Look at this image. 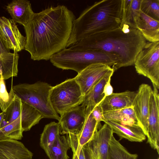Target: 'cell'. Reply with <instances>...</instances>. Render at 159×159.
<instances>
[{
  "mask_svg": "<svg viewBox=\"0 0 159 159\" xmlns=\"http://www.w3.org/2000/svg\"><path fill=\"white\" fill-rule=\"evenodd\" d=\"M52 64L63 70H72L79 73L88 66L102 63L113 68H120V60L116 55L98 50H77L66 48L52 56Z\"/></svg>",
  "mask_w": 159,
  "mask_h": 159,
  "instance_id": "4",
  "label": "cell"
},
{
  "mask_svg": "<svg viewBox=\"0 0 159 159\" xmlns=\"http://www.w3.org/2000/svg\"><path fill=\"white\" fill-rule=\"evenodd\" d=\"M146 42L138 29L121 23L118 28L88 36L69 48L98 50L114 54L120 60V68L134 65Z\"/></svg>",
  "mask_w": 159,
  "mask_h": 159,
  "instance_id": "2",
  "label": "cell"
},
{
  "mask_svg": "<svg viewBox=\"0 0 159 159\" xmlns=\"http://www.w3.org/2000/svg\"><path fill=\"white\" fill-rule=\"evenodd\" d=\"M101 126L100 123L96 121L91 112L87 117L81 131L77 135L79 148L81 149L92 139L96 131Z\"/></svg>",
  "mask_w": 159,
  "mask_h": 159,
  "instance_id": "25",
  "label": "cell"
},
{
  "mask_svg": "<svg viewBox=\"0 0 159 159\" xmlns=\"http://www.w3.org/2000/svg\"><path fill=\"white\" fill-rule=\"evenodd\" d=\"M60 126L59 123L52 122L46 125L41 135L40 144L47 153L52 146L57 137L60 135Z\"/></svg>",
  "mask_w": 159,
  "mask_h": 159,
  "instance_id": "24",
  "label": "cell"
},
{
  "mask_svg": "<svg viewBox=\"0 0 159 159\" xmlns=\"http://www.w3.org/2000/svg\"><path fill=\"white\" fill-rule=\"evenodd\" d=\"M75 17L63 5L50 6L34 13L24 29L25 50L34 61L49 60L66 48Z\"/></svg>",
  "mask_w": 159,
  "mask_h": 159,
  "instance_id": "1",
  "label": "cell"
},
{
  "mask_svg": "<svg viewBox=\"0 0 159 159\" xmlns=\"http://www.w3.org/2000/svg\"><path fill=\"white\" fill-rule=\"evenodd\" d=\"M140 9L147 16L159 21V0H142Z\"/></svg>",
  "mask_w": 159,
  "mask_h": 159,
  "instance_id": "29",
  "label": "cell"
},
{
  "mask_svg": "<svg viewBox=\"0 0 159 159\" xmlns=\"http://www.w3.org/2000/svg\"><path fill=\"white\" fill-rule=\"evenodd\" d=\"M19 55L17 52H10L0 37V77L4 80L17 76Z\"/></svg>",
  "mask_w": 159,
  "mask_h": 159,
  "instance_id": "15",
  "label": "cell"
},
{
  "mask_svg": "<svg viewBox=\"0 0 159 159\" xmlns=\"http://www.w3.org/2000/svg\"><path fill=\"white\" fill-rule=\"evenodd\" d=\"M109 159H137L138 155L129 152L114 136L109 143Z\"/></svg>",
  "mask_w": 159,
  "mask_h": 159,
  "instance_id": "28",
  "label": "cell"
},
{
  "mask_svg": "<svg viewBox=\"0 0 159 159\" xmlns=\"http://www.w3.org/2000/svg\"><path fill=\"white\" fill-rule=\"evenodd\" d=\"M4 115V112H2L0 113V129L1 128V125Z\"/></svg>",
  "mask_w": 159,
  "mask_h": 159,
  "instance_id": "34",
  "label": "cell"
},
{
  "mask_svg": "<svg viewBox=\"0 0 159 159\" xmlns=\"http://www.w3.org/2000/svg\"><path fill=\"white\" fill-rule=\"evenodd\" d=\"M156 88L151 94L148 118V129L146 135L147 143L151 147L159 152V95Z\"/></svg>",
  "mask_w": 159,
  "mask_h": 159,
  "instance_id": "11",
  "label": "cell"
},
{
  "mask_svg": "<svg viewBox=\"0 0 159 159\" xmlns=\"http://www.w3.org/2000/svg\"><path fill=\"white\" fill-rule=\"evenodd\" d=\"M158 159H159V158H158Z\"/></svg>",
  "mask_w": 159,
  "mask_h": 159,
  "instance_id": "35",
  "label": "cell"
},
{
  "mask_svg": "<svg viewBox=\"0 0 159 159\" xmlns=\"http://www.w3.org/2000/svg\"><path fill=\"white\" fill-rule=\"evenodd\" d=\"M66 136L73 153L72 159H86L82 148H78L77 135L69 133Z\"/></svg>",
  "mask_w": 159,
  "mask_h": 159,
  "instance_id": "30",
  "label": "cell"
},
{
  "mask_svg": "<svg viewBox=\"0 0 159 159\" xmlns=\"http://www.w3.org/2000/svg\"><path fill=\"white\" fill-rule=\"evenodd\" d=\"M0 37L8 50L18 52L25 49L26 38L20 31L16 23L10 18L0 17Z\"/></svg>",
  "mask_w": 159,
  "mask_h": 159,
  "instance_id": "10",
  "label": "cell"
},
{
  "mask_svg": "<svg viewBox=\"0 0 159 159\" xmlns=\"http://www.w3.org/2000/svg\"><path fill=\"white\" fill-rule=\"evenodd\" d=\"M105 120H110L121 124L139 125L133 106L103 113Z\"/></svg>",
  "mask_w": 159,
  "mask_h": 159,
  "instance_id": "22",
  "label": "cell"
},
{
  "mask_svg": "<svg viewBox=\"0 0 159 159\" xmlns=\"http://www.w3.org/2000/svg\"><path fill=\"white\" fill-rule=\"evenodd\" d=\"M103 122L111 127L113 133L116 134L120 139H125L131 142H141L146 139V136L139 125H124L106 120Z\"/></svg>",
  "mask_w": 159,
  "mask_h": 159,
  "instance_id": "18",
  "label": "cell"
},
{
  "mask_svg": "<svg viewBox=\"0 0 159 159\" xmlns=\"http://www.w3.org/2000/svg\"><path fill=\"white\" fill-rule=\"evenodd\" d=\"M4 112L3 121L8 124L19 116L23 131L30 130L44 117L36 109L21 101L15 94L12 97Z\"/></svg>",
  "mask_w": 159,
  "mask_h": 159,
  "instance_id": "8",
  "label": "cell"
},
{
  "mask_svg": "<svg viewBox=\"0 0 159 159\" xmlns=\"http://www.w3.org/2000/svg\"><path fill=\"white\" fill-rule=\"evenodd\" d=\"M142 0H122L121 23L136 28L134 19L139 14Z\"/></svg>",
  "mask_w": 159,
  "mask_h": 159,
  "instance_id": "23",
  "label": "cell"
},
{
  "mask_svg": "<svg viewBox=\"0 0 159 159\" xmlns=\"http://www.w3.org/2000/svg\"><path fill=\"white\" fill-rule=\"evenodd\" d=\"M114 71H111L98 81L84 95L82 105L84 107L86 116L91 113L95 107L105 98L102 93L105 85Z\"/></svg>",
  "mask_w": 159,
  "mask_h": 159,
  "instance_id": "19",
  "label": "cell"
},
{
  "mask_svg": "<svg viewBox=\"0 0 159 159\" xmlns=\"http://www.w3.org/2000/svg\"><path fill=\"white\" fill-rule=\"evenodd\" d=\"M33 153L21 142L7 139L0 140V159H32Z\"/></svg>",
  "mask_w": 159,
  "mask_h": 159,
  "instance_id": "16",
  "label": "cell"
},
{
  "mask_svg": "<svg viewBox=\"0 0 159 159\" xmlns=\"http://www.w3.org/2000/svg\"><path fill=\"white\" fill-rule=\"evenodd\" d=\"M91 113L93 117L98 123L103 121L105 120L102 110L99 104L94 107Z\"/></svg>",
  "mask_w": 159,
  "mask_h": 159,
  "instance_id": "32",
  "label": "cell"
},
{
  "mask_svg": "<svg viewBox=\"0 0 159 159\" xmlns=\"http://www.w3.org/2000/svg\"><path fill=\"white\" fill-rule=\"evenodd\" d=\"M86 119L84 109L82 105L66 112L61 116L58 120L60 126V134H78L84 126Z\"/></svg>",
  "mask_w": 159,
  "mask_h": 159,
  "instance_id": "14",
  "label": "cell"
},
{
  "mask_svg": "<svg viewBox=\"0 0 159 159\" xmlns=\"http://www.w3.org/2000/svg\"><path fill=\"white\" fill-rule=\"evenodd\" d=\"M152 91L148 84H141L137 91L132 104L138 124L145 135L147 132L150 97Z\"/></svg>",
  "mask_w": 159,
  "mask_h": 159,
  "instance_id": "13",
  "label": "cell"
},
{
  "mask_svg": "<svg viewBox=\"0 0 159 159\" xmlns=\"http://www.w3.org/2000/svg\"><path fill=\"white\" fill-rule=\"evenodd\" d=\"M136 93L137 91L129 90L113 93L106 97L99 105L103 113L131 107Z\"/></svg>",
  "mask_w": 159,
  "mask_h": 159,
  "instance_id": "17",
  "label": "cell"
},
{
  "mask_svg": "<svg viewBox=\"0 0 159 159\" xmlns=\"http://www.w3.org/2000/svg\"><path fill=\"white\" fill-rule=\"evenodd\" d=\"M10 95L7 91L4 80L0 77V107L2 112H5L10 103Z\"/></svg>",
  "mask_w": 159,
  "mask_h": 159,
  "instance_id": "31",
  "label": "cell"
},
{
  "mask_svg": "<svg viewBox=\"0 0 159 159\" xmlns=\"http://www.w3.org/2000/svg\"><path fill=\"white\" fill-rule=\"evenodd\" d=\"M113 71H114L113 68L108 65L95 63L88 66L78 73L74 78L84 96L98 81Z\"/></svg>",
  "mask_w": 159,
  "mask_h": 159,
  "instance_id": "12",
  "label": "cell"
},
{
  "mask_svg": "<svg viewBox=\"0 0 159 159\" xmlns=\"http://www.w3.org/2000/svg\"><path fill=\"white\" fill-rule=\"evenodd\" d=\"M137 72L150 80L153 88H159V42H147L134 64Z\"/></svg>",
  "mask_w": 159,
  "mask_h": 159,
  "instance_id": "7",
  "label": "cell"
},
{
  "mask_svg": "<svg viewBox=\"0 0 159 159\" xmlns=\"http://www.w3.org/2000/svg\"><path fill=\"white\" fill-rule=\"evenodd\" d=\"M134 21L136 28L140 31L146 41L150 42H159V21L140 11Z\"/></svg>",
  "mask_w": 159,
  "mask_h": 159,
  "instance_id": "20",
  "label": "cell"
},
{
  "mask_svg": "<svg viewBox=\"0 0 159 159\" xmlns=\"http://www.w3.org/2000/svg\"><path fill=\"white\" fill-rule=\"evenodd\" d=\"M12 19L25 27L34 13L31 4L27 0H13L6 6Z\"/></svg>",
  "mask_w": 159,
  "mask_h": 159,
  "instance_id": "21",
  "label": "cell"
},
{
  "mask_svg": "<svg viewBox=\"0 0 159 159\" xmlns=\"http://www.w3.org/2000/svg\"><path fill=\"white\" fill-rule=\"evenodd\" d=\"M122 0H103L88 7L74 21L66 48L91 35L119 27Z\"/></svg>",
  "mask_w": 159,
  "mask_h": 159,
  "instance_id": "3",
  "label": "cell"
},
{
  "mask_svg": "<svg viewBox=\"0 0 159 159\" xmlns=\"http://www.w3.org/2000/svg\"><path fill=\"white\" fill-rule=\"evenodd\" d=\"M70 148L66 136L59 135L46 153L49 159H68L67 152Z\"/></svg>",
  "mask_w": 159,
  "mask_h": 159,
  "instance_id": "26",
  "label": "cell"
},
{
  "mask_svg": "<svg viewBox=\"0 0 159 159\" xmlns=\"http://www.w3.org/2000/svg\"><path fill=\"white\" fill-rule=\"evenodd\" d=\"M20 116L6 126L0 129V140L21 139L23 137Z\"/></svg>",
  "mask_w": 159,
  "mask_h": 159,
  "instance_id": "27",
  "label": "cell"
},
{
  "mask_svg": "<svg viewBox=\"0 0 159 159\" xmlns=\"http://www.w3.org/2000/svg\"><path fill=\"white\" fill-rule=\"evenodd\" d=\"M84 97L80 87L74 78L68 79L52 86L50 94L52 106L61 116L82 104Z\"/></svg>",
  "mask_w": 159,
  "mask_h": 159,
  "instance_id": "6",
  "label": "cell"
},
{
  "mask_svg": "<svg viewBox=\"0 0 159 159\" xmlns=\"http://www.w3.org/2000/svg\"><path fill=\"white\" fill-rule=\"evenodd\" d=\"M52 87L47 83L38 82L32 84L20 83L11 87L22 102L36 109L44 118L59 120L60 117L54 110L50 100Z\"/></svg>",
  "mask_w": 159,
  "mask_h": 159,
  "instance_id": "5",
  "label": "cell"
},
{
  "mask_svg": "<svg viewBox=\"0 0 159 159\" xmlns=\"http://www.w3.org/2000/svg\"><path fill=\"white\" fill-rule=\"evenodd\" d=\"M110 76L105 85L102 93L104 95V97L111 95L113 93V88L111 84V78Z\"/></svg>",
  "mask_w": 159,
  "mask_h": 159,
  "instance_id": "33",
  "label": "cell"
},
{
  "mask_svg": "<svg viewBox=\"0 0 159 159\" xmlns=\"http://www.w3.org/2000/svg\"><path fill=\"white\" fill-rule=\"evenodd\" d=\"M111 127L105 123L82 148L86 159H109V143L113 135Z\"/></svg>",
  "mask_w": 159,
  "mask_h": 159,
  "instance_id": "9",
  "label": "cell"
}]
</instances>
